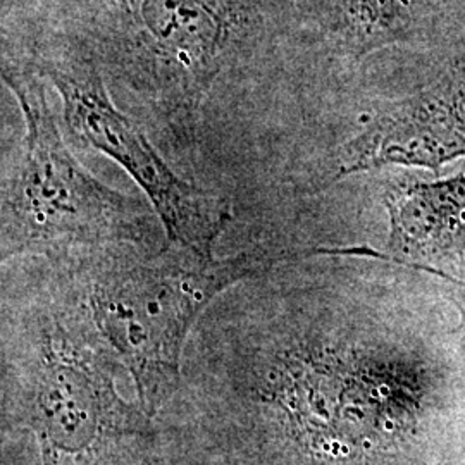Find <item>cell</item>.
Returning a JSON list of instances; mask_svg holds the SVG:
<instances>
[{
  "label": "cell",
  "instance_id": "cell-9",
  "mask_svg": "<svg viewBox=\"0 0 465 465\" xmlns=\"http://www.w3.org/2000/svg\"><path fill=\"white\" fill-rule=\"evenodd\" d=\"M416 269L420 271H426L430 272L434 278H438L440 282H443V288L447 290L449 293V299L453 302V305L457 307L460 319H462V328L465 330V282L455 278V276H450L447 272L440 271V269H434L431 266H414Z\"/></svg>",
  "mask_w": 465,
  "mask_h": 465
},
{
  "label": "cell",
  "instance_id": "cell-2",
  "mask_svg": "<svg viewBox=\"0 0 465 465\" xmlns=\"http://www.w3.org/2000/svg\"><path fill=\"white\" fill-rule=\"evenodd\" d=\"M2 80L26 124L16 166L2 186V255L143 240L153 209L100 183L78 163L52 114L42 78L4 64Z\"/></svg>",
  "mask_w": 465,
  "mask_h": 465
},
{
  "label": "cell",
  "instance_id": "cell-4",
  "mask_svg": "<svg viewBox=\"0 0 465 465\" xmlns=\"http://www.w3.org/2000/svg\"><path fill=\"white\" fill-rule=\"evenodd\" d=\"M35 69L63 100L71 136L113 159L142 188L164 228L166 245L214 257V243L232 223L230 200L188 183L167 166L147 134L114 105L104 73L90 57L63 44Z\"/></svg>",
  "mask_w": 465,
  "mask_h": 465
},
{
  "label": "cell",
  "instance_id": "cell-3",
  "mask_svg": "<svg viewBox=\"0 0 465 465\" xmlns=\"http://www.w3.org/2000/svg\"><path fill=\"white\" fill-rule=\"evenodd\" d=\"M271 253L216 261L164 245L150 262L105 267L90 292V312L104 338L134 371L143 405H157L178 376L184 338L202 309L232 282L271 267Z\"/></svg>",
  "mask_w": 465,
  "mask_h": 465
},
{
  "label": "cell",
  "instance_id": "cell-8",
  "mask_svg": "<svg viewBox=\"0 0 465 465\" xmlns=\"http://www.w3.org/2000/svg\"><path fill=\"white\" fill-rule=\"evenodd\" d=\"M422 0H349V13L367 49L391 40L416 13Z\"/></svg>",
  "mask_w": 465,
  "mask_h": 465
},
{
  "label": "cell",
  "instance_id": "cell-1",
  "mask_svg": "<svg viewBox=\"0 0 465 465\" xmlns=\"http://www.w3.org/2000/svg\"><path fill=\"white\" fill-rule=\"evenodd\" d=\"M64 45L90 57L178 132L202 105L250 16L232 0H59Z\"/></svg>",
  "mask_w": 465,
  "mask_h": 465
},
{
  "label": "cell",
  "instance_id": "cell-7",
  "mask_svg": "<svg viewBox=\"0 0 465 465\" xmlns=\"http://www.w3.org/2000/svg\"><path fill=\"white\" fill-rule=\"evenodd\" d=\"M390 217L388 253L341 250L397 262L426 266L465 249V174L440 182H399L384 193Z\"/></svg>",
  "mask_w": 465,
  "mask_h": 465
},
{
  "label": "cell",
  "instance_id": "cell-5",
  "mask_svg": "<svg viewBox=\"0 0 465 465\" xmlns=\"http://www.w3.org/2000/svg\"><path fill=\"white\" fill-rule=\"evenodd\" d=\"M465 157V54L419 92L371 117L341 150L330 184L380 167L438 171Z\"/></svg>",
  "mask_w": 465,
  "mask_h": 465
},
{
  "label": "cell",
  "instance_id": "cell-6",
  "mask_svg": "<svg viewBox=\"0 0 465 465\" xmlns=\"http://www.w3.org/2000/svg\"><path fill=\"white\" fill-rule=\"evenodd\" d=\"M47 341L34 412L44 465H90L119 430L116 401L88 361L73 350H54Z\"/></svg>",
  "mask_w": 465,
  "mask_h": 465
}]
</instances>
